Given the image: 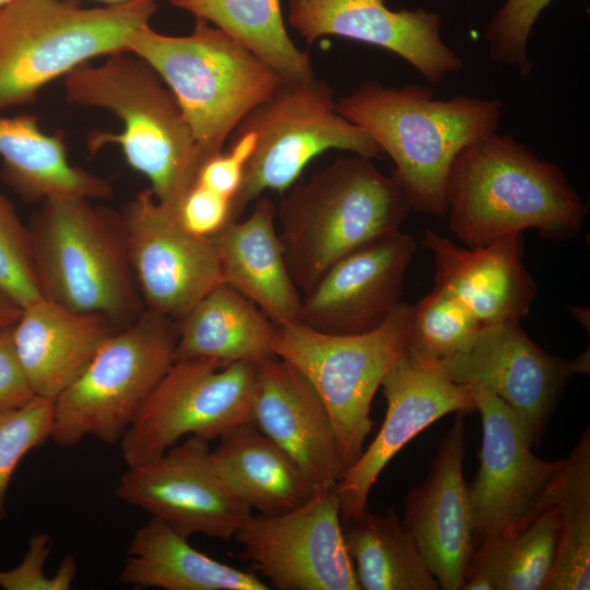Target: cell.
<instances>
[{
    "mask_svg": "<svg viewBox=\"0 0 590 590\" xmlns=\"http://www.w3.org/2000/svg\"><path fill=\"white\" fill-rule=\"evenodd\" d=\"M120 215L146 309L178 321L222 283L213 239L188 232L175 210L161 203L150 189L137 193Z\"/></svg>",
    "mask_w": 590,
    "mask_h": 590,
    "instance_id": "9a60e30c",
    "label": "cell"
},
{
    "mask_svg": "<svg viewBox=\"0 0 590 590\" xmlns=\"http://www.w3.org/2000/svg\"><path fill=\"white\" fill-rule=\"evenodd\" d=\"M42 297L118 328L141 311L121 215L76 196L42 201L28 226Z\"/></svg>",
    "mask_w": 590,
    "mask_h": 590,
    "instance_id": "5b68a950",
    "label": "cell"
},
{
    "mask_svg": "<svg viewBox=\"0 0 590 590\" xmlns=\"http://www.w3.org/2000/svg\"><path fill=\"white\" fill-rule=\"evenodd\" d=\"M0 157L3 180L28 201L113 194L106 179L73 165L63 137L43 131L33 115L0 116Z\"/></svg>",
    "mask_w": 590,
    "mask_h": 590,
    "instance_id": "d4e9b609",
    "label": "cell"
},
{
    "mask_svg": "<svg viewBox=\"0 0 590 590\" xmlns=\"http://www.w3.org/2000/svg\"><path fill=\"white\" fill-rule=\"evenodd\" d=\"M175 359L211 358L222 364L262 362L273 354L276 324L225 283L176 321Z\"/></svg>",
    "mask_w": 590,
    "mask_h": 590,
    "instance_id": "83f0119b",
    "label": "cell"
},
{
    "mask_svg": "<svg viewBox=\"0 0 590 590\" xmlns=\"http://www.w3.org/2000/svg\"><path fill=\"white\" fill-rule=\"evenodd\" d=\"M236 39L285 82L315 78L306 51L288 36L280 0H168Z\"/></svg>",
    "mask_w": 590,
    "mask_h": 590,
    "instance_id": "4dcf8cb0",
    "label": "cell"
},
{
    "mask_svg": "<svg viewBox=\"0 0 590 590\" xmlns=\"http://www.w3.org/2000/svg\"><path fill=\"white\" fill-rule=\"evenodd\" d=\"M252 423L299 468L315 491L333 489L345 469L330 415L309 380L271 356L259 364Z\"/></svg>",
    "mask_w": 590,
    "mask_h": 590,
    "instance_id": "44dd1931",
    "label": "cell"
},
{
    "mask_svg": "<svg viewBox=\"0 0 590 590\" xmlns=\"http://www.w3.org/2000/svg\"><path fill=\"white\" fill-rule=\"evenodd\" d=\"M194 19L185 36L144 24L131 36L128 51L145 60L173 92L200 152L209 157L223 151L236 127L283 80L225 32Z\"/></svg>",
    "mask_w": 590,
    "mask_h": 590,
    "instance_id": "8992f818",
    "label": "cell"
},
{
    "mask_svg": "<svg viewBox=\"0 0 590 590\" xmlns=\"http://www.w3.org/2000/svg\"><path fill=\"white\" fill-rule=\"evenodd\" d=\"M13 326L0 329V410L21 406L34 397L15 353Z\"/></svg>",
    "mask_w": 590,
    "mask_h": 590,
    "instance_id": "f35d334b",
    "label": "cell"
},
{
    "mask_svg": "<svg viewBox=\"0 0 590 590\" xmlns=\"http://www.w3.org/2000/svg\"><path fill=\"white\" fill-rule=\"evenodd\" d=\"M54 400L34 396L25 404L0 410V520L9 483L22 459L50 438Z\"/></svg>",
    "mask_w": 590,
    "mask_h": 590,
    "instance_id": "836d02e7",
    "label": "cell"
},
{
    "mask_svg": "<svg viewBox=\"0 0 590 590\" xmlns=\"http://www.w3.org/2000/svg\"><path fill=\"white\" fill-rule=\"evenodd\" d=\"M119 580L133 588L165 590H268L255 574L221 563L188 539L151 518L133 534Z\"/></svg>",
    "mask_w": 590,
    "mask_h": 590,
    "instance_id": "484cf974",
    "label": "cell"
},
{
    "mask_svg": "<svg viewBox=\"0 0 590 590\" xmlns=\"http://www.w3.org/2000/svg\"><path fill=\"white\" fill-rule=\"evenodd\" d=\"M273 202L258 198L243 221L212 237L222 282L252 302L275 324L299 322L302 296L275 228Z\"/></svg>",
    "mask_w": 590,
    "mask_h": 590,
    "instance_id": "cb8c5ba5",
    "label": "cell"
},
{
    "mask_svg": "<svg viewBox=\"0 0 590 590\" xmlns=\"http://www.w3.org/2000/svg\"><path fill=\"white\" fill-rule=\"evenodd\" d=\"M21 312L22 307L0 288V329L13 326Z\"/></svg>",
    "mask_w": 590,
    "mask_h": 590,
    "instance_id": "ab89813d",
    "label": "cell"
},
{
    "mask_svg": "<svg viewBox=\"0 0 590 590\" xmlns=\"http://www.w3.org/2000/svg\"><path fill=\"white\" fill-rule=\"evenodd\" d=\"M440 363L455 382L485 390L508 405L533 447L540 444L570 376L586 371V358L567 361L548 353L519 322L483 326L468 350Z\"/></svg>",
    "mask_w": 590,
    "mask_h": 590,
    "instance_id": "e0dca14e",
    "label": "cell"
},
{
    "mask_svg": "<svg viewBox=\"0 0 590 590\" xmlns=\"http://www.w3.org/2000/svg\"><path fill=\"white\" fill-rule=\"evenodd\" d=\"M241 555L279 590H361L333 489L274 517L251 516L236 533Z\"/></svg>",
    "mask_w": 590,
    "mask_h": 590,
    "instance_id": "4fadbf2b",
    "label": "cell"
},
{
    "mask_svg": "<svg viewBox=\"0 0 590 590\" xmlns=\"http://www.w3.org/2000/svg\"><path fill=\"white\" fill-rule=\"evenodd\" d=\"M156 2L84 8L79 0H11L0 9V110L97 57L129 52Z\"/></svg>",
    "mask_w": 590,
    "mask_h": 590,
    "instance_id": "52a82bcc",
    "label": "cell"
},
{
    "mask_svg": "<svg viewBox=\"0 0 590 590\" xmlns=\"http://www.w3.org/2000/svg\"><path fill=\"white\" fill-rule=\"evenodd\" d=\"M421 244L434 258L435 287L457 297L482 326L519 322L529 314L536 285L522 260V234L470 248L427 231Z\"/></svg>",
    "mask_w": 590,
    "mask_h": 590,
    "instance_id": "7402d4cb",
    "label": "cell"
},
{
    "mask_svg": "<svg viewBox=\"0 0 590 590\" xmlns=\"http://www.w3.org/2000/svg\"><path fill=\"white\" fill-rule=\"evenodd\" d=\"M445 214L456 237L473 248L530 228L545 239H569L581 229L587 206L557 164L495 132L455 157Z\"/></svg>",
    "mask_w": 590,
    "mask_h": 590,
    "instance_id": "6da1fadb",
    "label": "cell"
},
{
    "mask_svg": "<svg viewBox=\"0 0 590 590\" xmlns=\"http://www.w3.org/2000/svg\"><path fill=\"white\" fill-rule=\"evenodd\" d=\"M386 1L288 0L287 22L308 44L339 36L389 50L430 83L463 68L460 56L441 37L438 12L391 10Z\"/></svg>",
    "mask_w": 590,
    "mask_h": 590,
    "instance_id": "d6986e66",
    "label": "cell"
},
{
    "mask_svg": "<svg viewBox=\"0 0 590 590\" xmlns=\"http://www.w3.org/2000/svg\"><path fill=\"white\" fill-rule=\"evenodd\" d=\"M11 0H0V9L9 3Z\"/></svg>",
    "mask_w": 590,
    "mask_h": 590,
    "instance_id": "b9f144b4",
    "label": "cell"
},
{
    "mask_svg": "<svg viewBox=\"0 0 590 590\" xmlns=\"http://www.w3.org/2000/svg\"><path fill=\"white\" fill-rule=\"evenodd\" d=\"M259 364L175 359L120 440L126 464L160 456L184 437L220 439L252 423Z\"/></svg>",
    "mask_w": 590,
    "mask_h": 590,
    "instance_id": "8fae6325",
    "label": "cell"
},
{
    "mask_svg": "<svg viewBox=\"0 0 590 590\" xmlns=\"http://www.w3.org/2000/svg\"><path fill=\"white\" fill-rule=\"evenodd\" d=\"M410 210L396 179L359 155L338 158L294 186L275 215L284 258L298 290L308 293L339 259L399 231Z\"/></svg>",
    "mask_w": 590,
    "mask_h": 590,
    "instance_id": "277c9868",
    "label": "cell"
},
{
    "mask_svg": "<svg viewBox=\"0 0 590 590\" xmlns=\"http://www.w3.org/2000/svg\"><path fill=\"white\" fill-rule=\"evenodd\" d=\"M552 1L506 0L484 30L491 59L528 76L532 71L529 37L538 17Z\"/></svg>",
    "mask_w": 590,
    "mask_h": 590,
    "instance_id": "d590c367",
    "label": "cell"
},
{
    "mask_svg": "<svg viewBox=\"0 0 590 590\" xmlns=\"http://www.w3.org/2000/svg\"><path fill=\"white\" fill-rule=\"evenodd\" d=\"M412 309L400 302L379 327L356 334L323 333L299 322L275 327L273 354L295 366L319 394L345 470L371 430L375 393L409 349Z\"/></svg>",
    "mask_w": 590,
    "mask_h": 590,
    "instance_id": "ba28073f",
    "label": "cell"
},
{
    "mask_svg": "<svg viewBox=\"0 0 590 590\" xmlns=\"http://www.w3.org/2000/svg\"><path fill=\"white\" fill-rule=\"evenodd\" d=\"M482 327L457 297L435 287L413 306L410 347L441 362L468 350Z\"/></svg>",
    "mask_w": 590,
    "mask_h": 590,
    "instance_id": "d6a6232c",
    "label": "cell"
},
{
    "mask_svg": "<svg viewBox=\"0 0 590 590\" xmlns=\"http://www.w3.org/2000/svg\"><path fill=\"white\" fill-rule=\"evenodd\" d=\"M180 224L191 234L212 238L233 222L232 201L196 182L175 209Z\"/></svg>",
    "mask_w": 590,
    "mask_h": 590,
    "instance_id": "74e56055",
    "label": "cell"
},
{
    "mask_svg": "<svg viewBox=\"0 0 590 590\" xmlns=\"http://www.w3.org/2000/svg\"><path fill=\"white\" fill-rule=\"evenodd\" d=\"M94 1L102 2L103 5H117V4H125L129 2L142 1V0H94ZM146 1L156 2L157 0H146Z\"/></svg>",
    "mask_w": 590,
    "mask_h": 590,
    "instance_id": "60d3db41",
    "label": "cell"
},
{
    "mask_svg": "<svg viewBox=\"0 0 590 590\" xmlns=\"http://www.w3.org/2000/svg\"><path fill=\"white\" fill-rule=\"evenodd\" d=\"M464 413L458 412L441 439L428 473L405 499L403 524L442 590L461 589L476 550L463 475Z\"/></svg>",
    "mask_w": 590,
    "mask_h": 590,
    "instance_id": "ffe728a7",
    "label": "cell"
},
{
    "mask_svg": "<svg viewBox=\"0 0 590 590\" xmlns=\"http://www.w3.org/2000/svg\"><path fill=\"white\" fill-rule=\"evenodd\" d=\"M380 387L387 401L382 425L334 487L342 523L367 510L373 485L388 462L409 441L449 413L476 411L470 387L451 380L439 361L410 345Z\"/></svg>",
    "mask_w": 590,
    "mask_h": 590,
    "instance_id": "2e32d148",
    "label": "cell"
},
{
    "mask_svg": "<svg viewBox=\"0 0 590 590\" xmlns=\"http://www.w3.org/2000/svg\"><path fill=\"white\" fill-rule=\"evenodd\" d=\"M211 458L234 493L264 517L294 510L317 492L294 461L252 423L221 437Z\"/></svg>",
    "mask_w": 590,
    "mask_h": 590,
    "instance_id": "4316f807",
    "label": "cell"
},
{
    "mask_svg": "<svg viewBox=\"0 0 590 590\" xmlns=\"http://www.w3.org/2000/svg\"><path fill=\"white\" fill-rule=\"evenodd\" d=\"M338 109L393 161L391 176L411 210L442 216L455 157L470 143L497 132L503 107L497 98L441 99L415 83L398 88L366 81L340 98Z\"/></svg>",
    "mask_w": 590,
    "mask_h": 590,
    "instance_id": "7a4b0ae2",
    "label": "cell"
},
{
    "mask_svg": "<svg viewBox=\"0 0 590 590\" xmlns=\"http://www.w3.org/2000/svg\"><path fill=\"white\" fill-rule=\"evenodd\" d=\"M344 540L361 589L438 590L411 533L393 509L365 511L343 523Z\"/></svg>",
    "mask_w": 590,
    "mask_h": 590,
    "instance_id": "f1b7e54d",
    "label": "cell"
},
{
    "mask_svg": "<svg viewBox=\"0 0 590 590\" xmlns=\"http://www.w3.org/2000/svg\"><path fill=\"white\" fill-rule=\"evenodd\" d=\"M416 250L415 240L399 229L342 257L305 294L299 323L329 334L376 329L400 304Z\"/></svg>",
    "mask_w": 590,
    "mask_h": 590,
    "instance_id": "ac0fdd59",
    "label": "cell"
},
{
    "mask_svg": "<svg viewBox=\"0 0 590 590\" xmlns=\"http://www.w3.org/2000/svg\"><path fill=\"white\" fill-rule=\"evenodd\" d=\"M117 329L104 316L75 312L45 298L23 307L12 334L34 396L55 401Z\"/></svg>",
    "mask_w": 590,
    "mask_h": 590,
    "instance_id": "603a6c76",
    "label": "cell"
},
{
    "mask_svg": "<svg viewBox=\"0 0 590 590\" xmlns=\"http://www.w3.org/2000/svg\"><path fill=\"white\" fill-rule=\"evenodd\" d=\"M471 389L483 430L480 465L468 485L477 547L486 540L517 532L542 510L564 459L536 457L511 409L485 390Z\"/></svg>",
    "mask_w": 590,
    "mask_h": 590,
    "instance_id": "5bb4252c",
    "label": "cell"
},
{
    "mask_svg": "<svg viewBox=\"0 0 590 590\" xmlns=\"http://www.w3.org/2000/svg\"><path fill=\"white\" fill-rule=\"evenodd\" d=\"M235 130L252 133L255 146L232 200L234 221L264 190H287L311 160L329 150L366 158L382 154L365 132L340 114L333 90L316 76L283 81Z\"/></svg>",
    "mask_w": 590,
    "mask_h": 590,
    "instance_id": "30bf717a",
    "label": "cell"
},
{
    "mask_svg": "<svg viewBox=\"0 0 590 590\" xmlns=\"http://www.w3.org/2000/svg\"><path fill=\"white\" fill-rule=\"evenodd\" d=\"M556 511L559 533L545 590L590 589V429H585L553 480L543 508ZM542 508V509H543Z\"/></svg>",
    "mask_w": 590,
    "mask_h": 590,
    "instance_id": "1f68e13d",
    "label": "cell"
},
{
    "mask_svg": "<svg viewBox=\"0 0 590 590\" xmlns=\"http://www.w3.org/2000/svg\"><path fill=\"white\" fill-rule=\"evenodd\" d=\"M115 493L187 539L204 534L228 540L252 516L215 469L208 440L196 436L127 465Z\"/></svg>",
    "mask_w": 590,
    "mask_h": 590,
    "instance_id": "7c38bea8",
    "label": "cell"
},
{
    "mask_svg": "<svg viewBox=\"0 0 590 590\" xmlns=\"http://www.w3.org/2000/svg\"><path fill=\"white\" fill-rule=\"evenodd\" d=\"M176 321L146 309L117 329L55 399L50 439L74 447L87 436L120 441L175 362Z\"/></svg>",
    "mask_w": 590,
    "mask_h": 590,
    "instance_id": "9c48e42d",
    "label": "cell"
},
{
    "mask_svg": "<svg viewBox=\"0 0 590 590\" xmlns=\"http://www.w3.org/2000/svg\"><path fill=\"white\" fill-rule=\"evenodd\" d=\"M50 552L51 540L47 534L32 536L23 560L13 569L0 570V587L5 590H68L76 576V560L67 555L58 571L48 577L44 566Z\"/></svg>",
    "mask_w": 590,
    "mask_h": 590,
    "instance_id": "8d00e7d4",
    "label": "cell"
},
{
    "mask_svg": "<svg viewBox=\"0 0 590 590\" xmlns=\"http://www.w3.org/2000/svg\"><path fill=\"white\" fill-rule=\"evenodd\" d=\"M69 102L113 113L122 130H96L86 145L96 154L118 145L126 163L150 182L154 197L175 210L196 184L206 158L173 92L157 72L131 52L107 56L98 66H82L63 78Z\"/></svg>",
    "mask_w": 590,
    "mask_h": 590,
    "instance_id": "3957f363",
    "label": "cell"
},
{
    "mask_svg": "<svg viewBox=\"0 0 590 590\" xmlns=\"http://www.w3.org/2000/svg\"><path fill=\"white\" fill-rule=\"evenodd\" d=\"M556 511L543 508L517 532L481 543L470 562L463 590H545L558 543Z\"/></svg>",
    "mask_w": 590,
    "mask_h": 590,
    "instance_id": "f546056e",
    "label": "cell"
},
{
    "mask_svg": "<svg viewBox=\"0 0 590 590\" xmlns=\"http://www.w3.org/2000/svg\"><path fill=\"white\" fill-rule=\"evenodd\" d=\"M0 288L22 308L43 298L38 286L28 226L0 192Z\"/></svg>",
    "mask_w": 590,
    "mask_h": 590,
    "instance_id": "e575fe53",
    "label": "cell"
}]
</instances>
